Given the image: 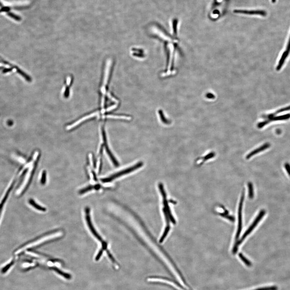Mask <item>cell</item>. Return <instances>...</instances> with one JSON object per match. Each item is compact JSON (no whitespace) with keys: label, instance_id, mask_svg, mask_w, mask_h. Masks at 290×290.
Listing matches in <instances>:
<instances>
[{"label":"cell","instance_id":"obj_1","mask_svg":"<svg viewBox=\"0 0 290 290\" xmlns=\"http://www.w3.org/2000/svg\"><path fill=\"white\" fill-rule=\"evenodd\" d=\"M17 174H15L12 180H11L10 183L8 185V187L4 192L1 198L0 199V222L3 214L5 207L7 205V202L9 200V196L11 194L13 189L16 185L17 182Z\"/></svg>","mask_w":290,"mask_h":290},{"label":"cell","instance_id":"obj_2","mask_svg":"<svg viewBox=\"0 0 290 290\" xmlns=\"http://www.w3.org/2000/svg\"><path fill=\"white\" fill-rule=\"evenodd\" d=\"M265 213H266V211H265V210H262L260 211V212L259 213V215L256 218L255 220L252 223L251 225L250 226L248 229L247 230L246 232L243 234V236H242L241 239L237 243H235V246H234L233 249V253H236L237 251V247H238L239 245L242 243V241L244 240L245 238L249 235L250 233H251L252 231L256 227L257 225L259 223V222L262 218L263 216L265 215Z\"/></svg>","mask_w":290,"mask_h":290},{"label":"cell","instance_id":"obj_3","mask_svg":"<svg viewBox=\"0 0 290 290\" xmlns=\"http://www.w3.org/2000/svg\"><path fill=\"white\" fill-rule=\"evenodd\" d=\"M142 166H143V163L140 162V163H138V164L133 166V167H130V168H128L127 169H125L123 171H120V172H118V173H116V174H113V175L110 176V177H108V178H104V179H102L101 180H102V182L103 183L110 182V181L113 180V179L117 178L118 177H119V176L128 174V173L133 172V171H135V170H137V169H139L140 167H142Z\"/></svg>","mask_w":290,"mask_h":290},{"label":"cell","instance_id":"obj_4","mask_svg":"<svg viewBox=\"0 0 290 290\" xmlns=\"http://www.w3.org/2000/svg\"><path fill=\"white\" fill-rule=\"evenodd\" d=\"M85 219H86V220L87 223V225L89 228L90 229L93 235H94L100 241H102V242H103V240H102V238H101V236L99 235L98 234L97 232L95 229V228H94L93 225L92 223L91 220V217L90 216V208L88 207H87L85 209Z\"/></svg>","mask_w":290,"mask_h":290},{"label":"cell","instance_id":"obj_5","mask_svg":"<svg viewBox=\"0 0 290 290\" xmlns=\"http://www.w3.org/2000/svg\"><path fill=\"white\" fill-rule=\"evenodd\" d=\"M244 199V193L242 194L240 198V203H239V222H238V227L237 229V234H236V239L237 240L239 238L240 234L241 233V229L242 227V208L243 205V201Z\"/></svg>","mask_w":290,"mask_h":290},{"label":"cell","instance_id":"obj_6","mask_svg":"<svg viewBox=\"0 0 290 290\" xmlns=\"http://www.w3.org/2000/svg\"><path fill=\"white\" fill-rule=\"evenodd\" d=\"M290 53V37L289 39L288 42L287 44L286 48L285 50L284 51V52H283L282 55L280 59L279 60V62H278V64L277 67L276 68V71H279L280 70H281L283 65L284 64L286 60L288 57Z\"/></svg>","mask_w":290,"mask_h":290},{"label":"cell","instance_id":"obj_7","mask_svg":"<svg viewBox=\"0 0 290 290\" xmlns=\"http://www.w3.org/2000/svg\"><path fill=\"white\" fill-rule=\"evenodd\" d=\"M234 12L236 13H239V14H245V15H260L263 16H265L267 15V13L265 11L262 10H235L234 11Z\"/></svg>","mask_w":290,"mask_h":290},{"label":"cell","instance_id":"obj_8","mask_svg":"<svg viewBox=\"0 0 290 290\" xmlns=\"http://www.w3.org/2000/svg\"><path fill=\"white\" fill-rule=\"evenodd\" d=\"M103 140H104V143H105V147H106V150H107V154H108V156H110V159L112 161V163H114V165L115 166H118V163L117 161V160L113 156V155L110 152V149L108 148V145L107 144V139H106V136H105V131L104 130H103Z\"/></svg>","mask_w":290,"mask_h":290},{"label":"cell","instance_id":"obj_9","mask_svg":"<svg viewBox=\"0 0 290 290\" xmlns=\"http://www.w3.org/2000/svg\"><path fill=\"white\" fill-rule=\"evenodd\" d=\"M29 204L31 205L33 207H34L36 209H38L39 211H46V209L44 207H43L37 204L36 202L34 201L33 199H30L29 200Z\"/></svg>","mask_w":290,"mask_h":290},{"label":"cell","instance_id":"obj_10","mask_svg":"<svg viewBox=\"0 0 290 290\" xmlns=\"http://www.w3.org/2000/svg\"><path fill=\"white\" fill-rule=\"evenodd\" d=\"M290 118V114H288L281 115V116L272 117V118H270V120L271 121H277L285 120L289 119Z\"/></svg>","mask_w":290,"mask_h":290},{"label":"cell","instance_id":"obj_11","mask_svg":"<svg viewBox=\"0 0 290 290\" xmlns=\"http://www.w3.org/2000/svg\"><path fill=\"white\" fill-rule=\"evenodd\" d=\"M290 110V106L278 110L277 111H276V112L273 113V114H270V115H269L268 117L270 118H271L273 117V116L275 115V114H278V113H280L281 112H284V111H288V110Z\"/></svg>","mask_w":290,"mask_h":290},{"label":"cell","instance_id":"obj_12","mask_svg":"<svg viewBox=\"0 0 290 290\" xmlns=\"http://www.w3.org/2000/svg\"><path fill=\"white\" fill-rule=\"evenodd\" d=\"M239 256L240 257L241 260H242V262L245 264L246 266H251V262L249 260H247L245 257L244 256H243L242 254H239Z\"/></svg>","mask_w":290,"mask_h":290},{"label":"cell","instance_id":"obj_13","mask_svg":"<svg viewBox=\"0 0 290 290\" xmlns=\"http://www.w3.org/2000/svg\"><path fill=\"white\" fill-rule=\"evenodd\" d=\"M170 229V226H167L165 228V232L163 234V236L161 237L160 239V243H162L163 242V241L165 239V237H167V234L169 233V230Z\"/></svg>","mask_w":290,"mask_h":290},{"label":"cell","instance_id":"obj_14","mask_svg":"<svg viewBox=\"0 0 290 290\" xmlns=\"http://www.w3.org/2000/svg\"><path fill=\"white\" fill-rule=\"evenodd\" d=\"M159 114L161 120L165 124H169L170 123V122L169 121L167 120V118L164 116L163 113V111L162 110H160L159 111Z\"/></svg>","mask_w":290,"mask_h":290},{"label":"cell","instance_id":"obj_15","mask_svg":"<svg viewBox=\"0 0 290 290\" xmlns=\"http://www.w3.org/2000/svg\"><path fill=\"white\" fill-rule=\"evenodd\" d=\"M94 188H95V186H89L88 187L81 190L79 191V193L80 194H83L85 193H86L88 191L91 190L92 189Z\"/></svg>","mask_w":290,"mask_h":290},{"label":"cell","instance_id":"obj_16","mask_svg":"<svg viewBox=\"0 0 290 290\" xmlns=\"http://www.w3.org/2000/svg\"><path fill=\"white\" fill-rule=\"evenodd\" d=\"M278 288L276 286L266 287L261 288L257 289L255 290H277Z\"/></svg>","mask_w":290,"mask_h":290},{"label":"cell","instance_id":"obj_17","mask_svg":"<svg viewBox=\"0 0 290 290\" xmlns=\"http://www.w3.org/2000/svg\"><path fill=\"white\" fill-rule=\"evenodd\" d=\"M46 181V174L45 172L42 173V178H41V182L42 185H44Z\"/></svg>","mask_w":290,"mask_h":290},{"label":"cell","instance_id":"obj_18","mask_svg":"<svg viewBox=\"0 0 290 290\" xmlns=\"http://www.w3.org/2000/svg\"><path fill=\"white\" fill-rule=\"evenodd\" d=\"M104 250L102 248V249L100 250V251H99V253H98L97 256L96 257V260L98 261L99 260L100 258H101V256H102V254H103V251H104Z\"/></svg>","mask_w":290,"mask_h":290},{"label":"cell","instance_id":"obj_19","mask_svg":"<svg viewBox=\"0 0 290 290\" xmlns=\"http://www.w3.org/2000/svg\"><path fill=\"white\" fill-rule=\"evenodd\" d=\"M285 168L289 176L290 177V165L288 163H286L284 165Z\"/></svg>","mask_w":290,"mask_h":290},{"label":"cell","instance_id":"obj_20","mask_svg":"<svg viewBox=\"0 0 290 290\" xmlns=\"http://www.w3.org/2000/svg\"><path fill=\"white\" fill-rule=\"evenodd\" d=\"M253 189L252 187L251 186L249 187V198H250L251 199L253 198Z\"/></svg>","mask_w":290,"mask_h":290},{"label":"cell","instance_id":"obj_21","mask_svg":"<svg viewBox=\"0 0 290 290\" xmlns=\"http://www.w3.org/2000/svg\"><path fill=\"white\" fill-rule=\"evenodd\" d=\"M170 202H171V203H173V204H176V202H174V201H173V200H171V201H170Z\"/></svg>","mask_w":290,"mask_h":290},{"label":"cell","instance_id":"obj_22","mask_svg":"<svg viewBox=\"0 0 290 290\" xmlns=\"http://www.w3.org/2000/svg\"><path fill=\"white\" fill-rule=\"evenodd\" d=\"M276 0H272V3H274L276 2Z\"/></svg>","mask_w":290,"mask_h":290},{"label":"cell","instance_id":"obj_23","mask_svg":"<svg viewBox=\"0 0 290 290\" xmlns=\"http://www.w3.org/2000/svg\"><path fill=\"white\" fill-rule=\"evenodd\" d=\"M215 1H216V0H215Z\"/></svg>","mask_w":290,"mask_h":290}]
</instances>
